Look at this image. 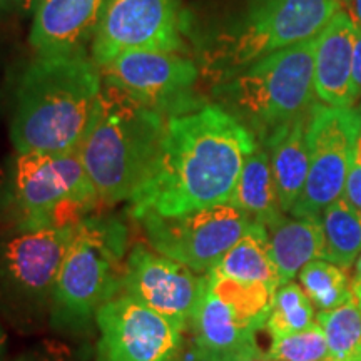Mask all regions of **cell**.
Instances as JSON below:
<instances>
[{
	"instance_id": "6da1fadb",
	"label": "cell",
	"mask_w": 361,
	"mask_h": 361,
	"mask_svg": "<svg viewBox=\"0 0 361 361\" xmlns=\"http://www.w3.org/2000/svg\"><path fill=\"white\" fill-rule=\"evenodd\" d=\"M256 135L218 104L169 117L149 178L130 197V214L176 216L231 201Z\"/></svg>"
},
{
	"instance_id": "7a4b0ae2",
	"label": "cell",
	"mask_w": 361,
	"mask_h": 361,
	"mask_svg": "<svg viewBox=\"0 0 361 361\" xmlns=\"http://www.w3.org/2000/svg\"><path fill=\"white\" fill-rule=\"evenodd\" d=\"M341 11L340 0H236L201 24H188L201 78L211 87L255 62L313 39Z\"/></svg>"
},
{
	"instance_id": "3957f363",
	"label": "cell",
	"mask_w": 361,
	"mask_h": 361,
	"mask_svg": "<svg viewBox=\"0 0 361 361\" xmlns=\"http://www.w3.org/2000/svg\"><path fill=\"white\" fill-rule=\"evenodd\" d=\"M89 54L35 56L17 87L11 139L17 154L78 151L102 90Z\"/></svg>"
},
{
	"instance_id": "277c9868",
	"label": "cell",
	"mask_w": 361,
	"mask_h": 361,
	"mask_svg": "<svg viewBox=\"0 0 361 361\" xmlns=\"http://www.w3.org/2000/svg\"><path fill=\"white\" fill-rule=\"evenodd\" d=\"M166 119L124 90L102 85L89 129L78 149L99 201H130L159 154Z\"/></svg>"
},
{
	"instance_id": "5b68a950",
	"label": "cell",
	"mask_w": 361,
	"mask_h": 361,
	"mask_svg": "<svg viewBox=\"0 0 361 361\" xmlns=\"http://www.w3.org/2000/svg\"><path fill=\"white\" fill-rule=\"evenodd\" d=\"M314 51L316 37L271 54L213 85L211 96L264 141L314 104Z\"/></svg>"
},
{
	"instance_id": "8992f818",
	"label": "cell",
	"mask_w": 361,
	"mask_h": 361,
	"mask_svg": "<svg viewBox=\"0 0 361 361\" xmlns=\"http://www.w3.org/2000/svg\"><path fill=\"white\" fill-rule=\"evenodd\" d=\"M128 229L114 218L87 216L75 224L74 239L52 293V324L79 329L123 290Z\"/></svg>"
},
{
	"instance_id": "52a82bcc",
	"label": "cell",
	"mask_w": 361,
	"mask_h": 361,
	"mask_svg": "<svg viewBox=\"0 0 361 361\" xmlns=\"http://www.w3.org/2000/svg\"><path fill=\"white\" fill-rule=\"evenodd\" d=\"M13 192L22 229L66 228L87 218L99 196L78 151L17 154Z\"/></svg>"
},
{
	"instance_id": "ba28073f",
	"label": "cell",
	"mask_w": 361,
	"mask_h": 361,
	"mask_svg": "<svg viewBox=\"0 0 361 361\" xmlns=\"http://www.w3.org/2000/svg\"><path fill=\"white\" fill-rule=\"evenodd\" d=\"M361 133V112L353 107L313 104L310 109V171L303 192L293 206L295 218H322L345 191Z\"/></svg>"
},
{
	"instance_id": "9c48e42d",
	"label": "cell",
	"mask_w": 361,
	"mask_h": 361,
	"mask_svg": "<svg viewBox=\"0 0 361 361\" xmlns=\"http://www.w3.org/2000/svg\"><path fill=\"white\" fill-rule=\"evenodd\" d=\"M99 71L102 84L124 90L166 119L206 106L196 94L200 66L183 52L128 51L99 67Z\"/></svg>"
},
{
	"instance_id": "30bf717a",
	"label": "cell",
	"mask_w": 361,
	"mask_h": 361,
	"mask_svg": "<svg viewBox=\"0 0 361 361\" xmlns=\"http://www.w3.org/2000/svg\"><path fill=\"white\" fill-rule=\"evenodd\" d=\"M139 221L152 250L197 274L209 273L255 223L231 202L176 216L146 214Z\"/></svg>"
},
{
	"instance_id": "8fae6325",
	"label": "cell",
	"mask_w": 361,
	"mask_h": 361,
	"mask_svg": "<svg viewBox=\"0 0 361 361\" xmlns=\"http://www.w3.org/2000/svg\"><path fill=\"white\" fill-rule=\"evenodd\" d=\"M66 228L20 229L0 241V296L17 310L51 306L61 266L74 239Z\"/></svg>"
},
{
	"instance_id": "7c38bea8",
	"label": "cell",
	"mask_w": 361,
	"mask_h": 361,
	"mask_svg": "<svg viewBox=\"0 0 361 361\" xmlns=\"http://www.w3.org/2000/svg\"><path fill=\"white\" fill-rule=\"evenodd\" d=\"M186 22L180 0H109L90 44V57L102 67L128 51L183 52Z\"/></svg>"
},
{
	"instance_id": "4fadbf2b",
	"label": "cell",
	"mask_w": 361,
	"mask_h": 361,
	"mask_svg": "<svg viewBox=\"0 0 361 361\" xmlns=\"http://www.w3.org/2000/svg\"><path fill=\"white\" fill-rule=\"evenodd\" d=\"M96 361H176L184 329L128 295L96 313Z\"/></svg>"
},
{
	"instance_id": "5bb4252c",
	"label": "cell",
	"mask_w": 361,
	"mask_h": 361,
	"mask_svg": "<svg viewBox=\"0 0 361 361\" xmlns=\"http://www.w3.org/2000/svg\"><path fill=\"white\" fill-rule=\"evenodd\" d=\"M206 276L178 261L135 246L124 266V295L151 308L186 331L204 290Z\"/></svg>"
},
{
	"instance_id": "9a60e30c",
	"label": "cell",
	"mask_w": 361,
	"mask_h": 361,
	"mask_svg": "<svg viewBox=\"0 0 361 361\" xmlns=\"http://www.w3.org/2000/svg\"><path fill=\"white\" fill-rule=\"evenodd\" d=\"M109 0H37L29 42L35 56L87 54Z\"/></svg>"
},
{
	"instance_id": "2e32d148",
	"label": "cell",
	"mask_w": 361,
	"mask_h": 361,
	"mask_svg": "<svg viewBox=\"0 0 361 361\" xmlns=\"http://www.w3.org/2000/svg\"><path fill=\"white\" fill-rule=\"evenodd\" d=\"M189 326L196 361H245L263 355L256 341L258 331L239 322L211 290L207 276Z\"/></svg>"
},
{
	"instance_id": "e0dca14e",
	"label": "cell",
	"mask_w": 361,
	"mask_h": 361,
	"mask_svg": "<svg viewBox=\"0 0 361 361\" xmlns=\"http://www.w3.org/2000/svg\"><path fill=\"white\" fill-rule=\"evenodd\" d=\"M355 20L340 11L316 35L314 92L333 107H351Z\"/></svg>"
},
{
	"instance_id": "ac0fdd59",
	"label": "cell",
	"mask_w": 361,
	"mask_h": 361,
	"mask_svg": "<svg viewBox=\"0 0 361 361\" xmlns=\"http://www.w3.org/2000/svg\"><path fill=\"white\" fill-rule=\"evenodd\" d=\"M310 111L273 130L259 144L268 149L274 186L283 213H291L303 192L310 171Z\"/></svg>"
},
{
	"instance_id": "d6986e66",
	"label": "cell",
	"mask_w": 361,
	"mask_h": 361,
	"mask_svg": "<svg viewBox=\"0 0 361 361\" xmlns=\"http://www.w3.org/2000/svg\"><path fill=\"white\" fill-rule=\"evenodd\" d=\"M266 229L279 286L293 281L311 261L324 258V234L319 218H288L283 213L269 221Z\"/></svg>"
},
{
	"instance_id": "ffe728a7",
	"label": "cell",
	"mask_w": 361,
	"mask_h": 361,
	"mask_svg": "<svg viewBox=\"0 0 361 361\" xmlns=\"http://www.w3.org/2000/svg\"><path fill=\"white\" fill-rule=\"evenodd\" d=\"M229 202L250 216L255 223L264 226L283 214L271 171L269 152L263 144L258 142L255 151L247 156Z\"/></svg>"
},
{
	"instance_id": "44dd1931",
	"label": "cell",
	"mask_w": 361,
	"mask_h": 361,
	"mask_svg": "<svg viewBox=\"0 0 361 361\" xmlns=\"http://www.w3.org/2000/svg\"><path fill=\"white\" fill-rule=\"evenodd\" d=\"M209 273L245 283H264L279 288L276 266L269 252L268 229L252 223L239 241L221 258Z\"/></svg>"
},
{
	"instance_id": "7402d4cb",
	"label": "cell",
	"mask_w": 361,
	"mask_h": 361,
	"mask_svg": "<svg viewBox=\"0 0 361 361\" xmlns=\"http://www.w3.org/2000/svg\"><path fill=\"white\" fill-rule=\"evenodd\" d=\"M324 258L346 269L361 255V211L345 197L329 204L322 214Z\"/></svg>"
},
{
	"instance_id": "603a6c76",
	"label": "cell",
	"mask_w": 361,
	"mask_h": 361,
	"mask_svg": "<svg viewBox=\"0 0 361 361\" xmlns=\"http://www.w3.org/2000/svg\"><path fill=\"white\" fill-rule=\"evenodd\" d=\"M206 276L211 290L233 311L239 322L256 331L266 326L276 288L264 283L236 281V279L216 276L213 273H206Z\"/></svg>"
},
{
	"instance_id": "cb8c5ba5",
	"label": "cell",
	"mask_w": 361,
	"mask_h": 361,
	"mask_svg": "<svg viewBox=\"0 0 361 361\" xmlns=\"http://www.w3.org/2000/svg\"><path fill=\"white\" fill-rule=\"evenodd\" d=\"M316 323L326 336L331 361H361V310L353 300L335 310L319 311Z\"/></svg>"
},
{
	"instance_id": "d4e9b609",
	"label": "cell",
	"mask_w": 361,
	"mask_h": 361,
	"mask_svg": "<svg viewBox=\"0 0 361 361\" xmlns=\"http://www.w3.org/2000/svg\"><path fill=\"white\" fill-rule=\"evenodd\" d=\"M300 286L319 311L335 310L353 300L345 269L326 259H314L300 271Z\"/></svg>"
},
{
	"instance_id": "484cf974",
	"label": "cell",
	"mask_w": 361,
	"mask_h": 361,
	"mask_svg": "<svg viewBox=\"0 0 361 361\" xmlns=\"http://www.w3.org/2000/svg\"><path fill=\"white\" fill-rule=\"evenodd\" d=\"M311 324H314V306L303 288L293 281L279 286L264 326L271 338L293 335Z\"/></svg>"
},
{
	"instance_id": "4316f807",
	"label": "cell",
	"mask_w": 361,
	"mask_h": 361,
	"mask_svg": "<svg viewBox=\"0 0 361 361\" xmlns=\"http://www.w3.org/2000/svg\"><path fill=\"white\" fill-rule=\"evenodd\" d=\"M268 355L278 361H331L326 336L318 323L293 335L273 338Z\"/></svg>"
},
{
	"instance_id": "83f0119b",
	"label": "cell",
	"mask_w": 361,
	"mask_h": 361,
	"mask_svg": "<svg viewBox=\"0 0 361 361\" xmlns=\"http://www.w3.org/2000/svg\"><path fill=\"white\" fill-rule=\"evenodd\" d=\"M343 197H345L351 206H355L356 209L361 211V159L356 154L353 164H351L348 178H346Z\"/></svg>"
},
{
	"instance_id": "f1b7e54d",
	"label": "cell",
	"mask_w": 361,
	"mask_h": 361,
	"mask_svg": "<svg viewBox=\"0 0 361 361\" xmlns=\"http://www.w3.org/2000/svg\"><path fill=\"white\" fill-rule=\"evenodd\" d=\"M361 97V25L355 22V47H353V72H351V102Z\"/></svg>"
},
{
	"instance_id": "f546056e",
	"label": "cell",
	"mask_w": 361,
	"mask_h": 361,
	"mask_svg": "<svg viewBox=\"0 0 361 361\" xmlns=\"http://www.w3.org/2000/svg\"><path fill=\"white\" fill-rule=\"evenodd\" d=\"M37 0H0V17L27 16L34 12Z\"/></svg>"
},
{
	"instance_id": "4dcf8cb0",
	"label": "cell",
	"mask_w": 361,
	"mask_h": 361,
	"mask_svg": "<svg viewBox=\"0 0 361 361\" xmlns=\"http://www.w3.org/2000/svg\"><path fill=\"white\" fill-rule=\"evenodd\" d=\"M351 295H353V301L361 310V281H356V279L351 281Z\"/></svg>"
},
{
	"instance_id": "1f68e13d",
	"label": "cell",
	"mask_w": 361,
	"mask_h": 361,
	"mask_svg": "<svg viewBox=\"0 0 361 361\" xmlns=\"http://www.w3.org/2000/svg\"><path fill=\"white\" fill-rule=\"evenodd\" d=\"M351 2V12H353L355 22L361 25V0H350Z\"/></svg>"
},
{
	"instance_id": "d6a6232c",
	"label": "cell",
	"mask_w": 361,
	"mask_h": 361,
	"mask_svg": "<svg viewBox=\"0 0 361 361\" xmlns=\"http://www.w3.org/2000/svg\"><path fill=\"white\" fill-rule=\"evenodd\" d=\"M6 343H7L6 331H4L2 324H0V361H2V358H4V353H6Z\"/></svg>"
},
{
	"instance_id": "836d02e7",
	"label": "cell",
	"mask_w": 361,
	"mask_h": 361,
	"mask_svg": "<svg viewBox=\"0 0 361 361\" xmlns=\"http://www.w3.org/2000/svg\"><path fill=\"white\" fill-rule=\"evenodd\" d=\"M356 281H361V255L358 256V259L355 261V278Z\"/></svg>"
},
{
	"instance_id": "e575fe53",
	"label": "cell",
	"mask_w": 361,
	"mask_h": 361,
	"mask_svg": "<svg viewBox=\"0 0 361 361\" xmlns=\"http://www.w3.org/2000/svg\"><path fill=\"white\" fill-rule=\"evenodd\" d=\"M245 361H278V360H274L273 356H269L268 353H263V355L255 356V358H250V360H245Z\"/></svg>"
},
{
	"instance_id": "d590c367",
	"label": "cell",
	"mask_w": 361,
	"mask_h": 361,
	"mask_svg": "<svg viewBox=\"0 0 361 361\" xmlns=\"http://www.w3.org/2000/svg\"><path fill=\"white\" fill-rule=\"evenodd\" d=\"M356 156L360 157L361 159V133H360V137H358V142H356V152H355Z\"/></svg>"
},
{
	"instance_id": "8d00e7d4",
	"label": "cell",
	"mask_w": 361,
	"mask_h": 361,
	"mask_svg": "<svg viewBox=\"0 0 361 361\" xmlns=\"http://www.w3.org/2000/svg\"><path fill=\"white\" fill-rule=\"evenodd\" d=\"M24 361H47V360H24Z\"/></svg>"
},
{
	"instance_id": "74e56055",
	"label": "cell",
	"mask_w": 361,
	"mask_h": 361,
	"mask_svg": "<svg viewBox=\"0 0 361 361\" xmlns=\"http://www.w3.org/2000/svg\"><path fill=\"white\" fill-rule=\"evenodd\" d=\"M360 112H361V109H360Z\"/></svg>"
},
{
	"instance_id": "f35d334b",
	"label": "cell",
	"mask_w": 361,
	"mask_h": 361,
	"mask_svg": "<svg viewBox=\"0 0 361 361\" xmlns=\"http://www.w3.org/2000/svg\"><path fill=\"white\" fill-rule=\"evenodd\" d=\"M348 2H350V0H348Z\"/></svg>"
}]
</instances>
